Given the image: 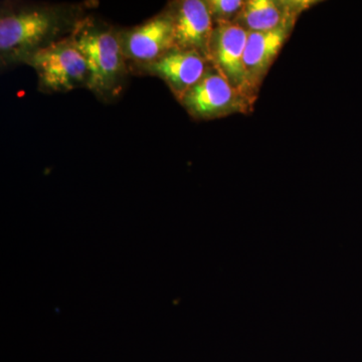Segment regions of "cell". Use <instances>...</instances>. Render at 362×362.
I'll use <instances>...</instances> for the list:
<instances>
[{"label": "cell", "instance_id": "6da1fadb", "mask_svg": "<svg viewBox=\"0 0 362 362\" xmlns=\"http://www.w3.org/2000/svg\"><path fill=\"white\" fill-rule=\"evenodd\" d=\"M71 37L87 62V87L100 96L115 93L126 71L119 35L86 20L76 25Z\"/></svg>", "mask_w": 362, "mask_h": 362}, {"label": "cell", "instance_id": "8fae6325", "mask_svg": "<svg viewBox=\"0 0 362 362\" xmlns=\"http://www.w3.org/2000/svg\"><path fill=\"white\" fill-rule=\"evenodd\" d=\"M246 1L243 0H206V4L214 23H235Z\"/></svg>", "mask_w": 362, "mask_h": 362}, {"label": "cell", "instance_id": "30bf717a", "mask_svg": "<svg viewBox=\"0 0 362 362\" xmlns=\"http://www.w3.org/2000/svg\"><path fill=\"white\" fill-rule=\"evenodd\" d=\"M292 30L293 28H283L271 32L249 33L247 35L244 64L247 82L256 96Z\"/></svg>", "mask_w": 362, "mask_h": 362}, {"label": "cell", "instance_id": "7a4b0ae2", "mask_svg": "<svg viewBox=\"0 0 362 362\" xmlns=\"http://www.w3.org/2000/svg\"><path fill=\"white\" fill-rule=\"evenodd\" d=\"M56 11L28 8L2 14L0 18V52L2 59L25 61L28 56L51 44L59 28Z\"/></svg>", "mask_w": 362, "mask_h": 362}, {"label": "cell", "instance_id": "277c9868", "mask_svg": "<svg viewBox=\"0 0 362 362\" xmlns=\"http://www.w3.org/2000/svg\"><path fill=\"white\" fill-rule=\"evenodd\" d=\"M189 115L201 120L249 114L255 100L235 90L213 65L204 77L180 100Z\"/></svg>", "mask_w": 362, "mask_h": 362}, {"label": "cell", "instance_id": "9c48e42d", "mask_svg": "<svg viewBox=\"0 0 362 362\" xmlns=\"http://www.w3.org/2000/svg\"><path fill=\"white\" fill-rule=\"evenodd\" d=\"M311 4V1L247 0L235 23L247 33L294 28L298 16Z\"/></svg>", "mask_w": 362, "mask_h": 362}, {"label": "cell", "instance_id": "5b68a950", "mask_svg": "<svg viewBox=\"0 0 362 362\" xmlns=\"http://www.w3.org/2000/svg\"><path fill=\"white\" fill-rule=\"evenodd\" d=\"M249 33L235 23H214L209 62L235 90L256 101L257 96L247 82L244 64Z\"/></svg>", "mask_w": 362, "mask_h": 362}, {"label": "cell", "instance_id": "52a82bcc", "mask_svg": "<svg viewBox=\"0 0 362 362\" xmlns=\"http://www.w3.org/2000/svg\"><path fill=\"white\" fill-rule=\"evenodd\" d=\"M176 49L199 52L209 62V45L214 23L202 0H183L170 11Z\"/></svg>", "mask_w": 362, "mask_h": 362}, {"label": "cell", "instance_id": "ba28073f", "mask_svg": "<svg viewBox=\"0 0 362 362\" xmlns=\"http://www.w3.org/2000/svg\"><path fill=\"white\" fill-rule=\"evenodd\" d=\"M211 66V62L199 52L173 47L156 61L140 66L161 78L180 101L204 77Z\"/></svg>", "mask_w": 362, "mask_h": 362}, {"label": "cell", "instance_id": "3957f363", "mask_svg": "<svg viewBox=\"0 0 362 362\" xmlns=\"http://www.w3.org/2000/svg\"><path fill=\"white\" fill-rule=\"evenodd\" d=\"M23 62L35 69L47 92H68L87 86L89 80L87 62L71 35L37 49Z\"/></svg>", "mask_w": 362, "mask_h": 362}, {"label": "cell", "instance_id": "8992f818", "mask_svg": "<svg viewBox=\"0 0 362 362\" xmlns=\"http://www.w3.org/2000/svg\"><path fill=\"white\" fill-rule=\"evenodd\" d=\"M126 59L140 66L152 63L175 47V25L170 11L119 35Z\"/></svg>", "mask_w": 362, "mask_h": 362}]
</instances>
